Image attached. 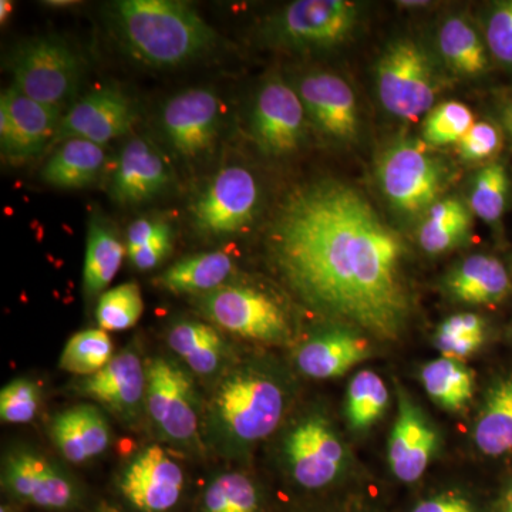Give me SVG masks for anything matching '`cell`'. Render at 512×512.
Listing matches in <instances>:
<instances>
[{
	"instance_id": "35",
	"label": "cell",
	"mask_w": 512,
	"mask_h": 512,
	"mask_svg": "<svg viewBox=\"0 0 512 512\" xmlns=\"http://www.w3.org/2000/svg\"><path fill=\"white\" fill-rule=\"evenodd\" d=\"M259 495L254 483L241 473L218 476L208 484L202 500L204 512H258Z\"/></svg>"
},
{
	"instance_id": "19",
	"label": "cell",
	"mask_w": 512,
	"mask_h": 512,
	"mask_svg": "<svg viewBox=\"0 0 512 512\" xmlns=\"http://www.w3.org/2000/svg\"><path fill=\"white\" fill-rule=\"evenodd\" d=\"M306 113L326 136L350 141L357 136L359 116L355 93L342 77L328 72H315L298 84Z\"/></svg>"
},
{
	"instance_id": "40",
	"label": "cell",
	"mask_w": 512,
	"mask_h": 512,
	"mask_svg": "<svg viewBox=\"0 0 512 512\" xmlns=\"http://www.w3.org/2000/svg\"><path fill=\"white\" fill-rule=\"evenodd\" d=\"M485 37L494 59L512 66V0L497 3L491 10Z\"/></svg>"
},
{
	"instance_id": "8",
	"label": "cell",
	"mask_w": 512,
	"mask_h": 512,
	"mask_svg": "<svg viewBox=\"0 0 512 512\" xmlns=\"http://www.w3.org/2000/svg\"><path fill=\"white\" fill-rule=\"evenodd\" d=\"M359 16L346 0H298L286 6L269 25V37L289 49H328L348 39Z\"/></svg>"
},
{
	"instance_id": "18",
	"label": "cell",
	"mask_w": 512,
	"mask_h": 512,
	"mask_svg": "<svg viewBox=\"0 0 512 512\" xmlns=\"http://www.w3.org/2000/svg\"><path fill=\"white\" fill-rule=\"evenodd\" d=\"M173 180V170L163 153L144 137H134L121 150L110 194L120 204L136 205L153 200Z\"/></svg>"
},
{
	"instance_id": "39",
	"label": "cell",
	"mask_w": 512,
	"mask_h": 512,
	"mask_svg": "<svg viewBox=\"0 0 512 512\" xmlns=\"http://www.w3.org/2000/svg\"><path fill=\"white\" fill-rule=\"evenodd\" d=\"M39 404V386L20 377L6 384L0 392V419L10 424L29 423L35 419Z\"/></svg>"
},
{
	"instance_id": "29",
	"label": "cell",
	"mask_w": 512,
	"mask_h": 512,
	"mask_svg": "<svg viewBox=\"0 0 512 512\" xmlns=\"http://www.w3.org/2000/svg\"><path fill=\"white\" fill-rule=\"evenodd\" d=\"M474 440L485 456L512 451V376L495 383L487 393Z\"/></svg>"
},
{
	"instance_id": "34",
	"label": "cell",
	"mask_w": 512,
	"mask_h": 512,
	"mask_svg": "<svg viewBox=\"0 0 512 512\" xmlns=\"http://www.w3.org/2000/svg\"><path fill=\"white\" fill-rule=\"evenodd\" d=\"M389 404V392L386 384L376 373L363 370L350 382L346 417L350 426L356 430H365L375 424Z\"/></svg>"
},
{
	"instance_id": "27",
	"label": "cell",
	"mask_w": 512,
	"mask_h": 512,
	"mask_svg": "<svg viewBox=\"0 0 512 512\" xmlns=\"http://www.w3.org/2000/svg\"><path fill=\"white\" fill-rule=\"evenodd\" d=\"M168 345L192 372L211 376L224 365L227 345L218 330L195 320L177 322L168 332Z\"/></svg>"
},
{
	"instance_id": "45",
	"label": "cell",
	"mask_w": 512,
	"mask_h": 512,
	"mask_svg": "<svg viewBox=\"0 0 512 512\" xmlns=\"http://www.w3.org/2000/svg\"><path fill=\"white\" fill-rule=\"evenodd\" d=\"M484 320L474 313H460L450 316L446 322L441 323L440 330L456 335L484 336Z\"/></svg>"
},
{
	"instance_id": "2",
	"label": "cell",
	"mask_w": 512,
	"mask_h": 512,
	"mask_svg": "<svg viewBox=\"0 0 512 512\" xmlns=\"http://www.w3.org/2000/svg\"><path fill=\"white\" fill-rule=\"evenodd\" d=\"M113 19L127 49L154 67L191 62L217 42L197 10L175 0H121L114 3Z\"/></svg>"
},
{
	"instance_id": "23",
	"label": "cell",
	"mask_w": 512,
	"mask_h": 512,
	"mask_svg": "<svg viewBox=\"0 0 512 512\" xmlns=\"http://www.w3.org/2000/svg\"><path fill=\"white\" fill-rule=\"evenodd\" d=\"M369 356L365 339L348 332H332L303 345L296 363L303 375L313 379H330L345 375Z\"/></svg>"
},
{
	"instance_id": "14",
	"label": "cell",
	"mask_w": 512,
	"mask_h": 512,
	"mask_svg": "<svg viewBox=\"0 0 512 512\" xmlns=\"http://www.w3.org/2000/svg\"><path fill=\"white\" fill-rule=\"evenodd\" d=\"M63 110L30 99L15 87L0 97V143L6 156L30 158L55 143Z\"/></svg>"
},
{
	"instance_id": "28",
	"label": "cell",
	"mask_w": 512,
	"mask_h": 512,
	"mask_svg": "<svg viewBox=\"0 0 512 512\" xmlns=\"http://www.w3.org/2000/svg\"><path fill=\"white\" fill-rule=\"evenodd\" d=\"M234 262L225 252H202L171 265L157 282L174 293H210L225 286Z\"/></svg>"
},
{
	"instance_id": "6",
	"label": "cell",
	"mask_w": 512,
	"mask_h": 512,
	"mask_svg": "<svg viewBox=\"0 0 512 512\" xmlns=\"http://www.w3.org/2000/svg\"><path fill=\"white\" fill-rule=\"evenodd\" d=\"M146 409L165 440L184 447L197 443L198 397L183 367L167 359L151 360L147 367Z\"/></svg>"
},
{
	"instance_id": "44",
	"label": "cell",
	"mask_w": 512,
	"mask_h": 512,
	"mask_svg": "<svg viewBox=\"0 0 512 512\" xmlns=\"http://www.w3.org/2000/svg\"><path fill=\"white\" fill-rule=\"evenodd\" d=\"M413 512H477V510L464 495L446 493L416 505Z\"/></svg>"
},
{
	"instance_id": "24",
	"label": "cell",
	"mask_w": 512,
	"mask_h": 512,
	"mask_svg": "<svg viewBox=\"0 0 512 512\" xmlns=\"http://www.w3.org/2000/svg\"><path fill=\"white\" fill-rule=\"evenodd\" d=\"M106 161L103 146L83 138L63 141L43 165L40 177L46 184L76 190L93 184Z\"/></svg>"
},
{
	"instance_id": "42",
	"label": "cell",
	"mask_w": 512,
	"mask_h": 512,
	"mask_svg": "<svg viewBox=\"0 0 512 512\" xmlns=\"http://www.w3.org/2000/svg\"><path fill=\"white\" fill-rule=\"evenodd\" d=\"M173 248V229L167 221L158 229L153 238L136 249L127 251L128 261L137 271H150L157 268L170 255Z\"/></svg>"
},
{
	"instance_id": "1",
	"label": "cell",
	"mask_w": 512,
	"mask_h": 512,
	"mask_svg": "<svg viewBox=\"0 0 512 512\" xmlns=\"http://www.w3.org/2000/svg\"><path fill=\"white\" fill-rule=\"evenodd\" d=\"M272 241L303 301L376 338H399L410 313L403 241L359 191L335 180L298 188L282 205Z\"/></svg>"
},
{
	"instance_id": "31",
	"label": "cell",
	"mask_w": 512,
	"mask_h": 512,
	"mask_svg": "<svg viewBox=\"0 0 512 512\" xmlns=\"http://www.w3.org/2000/svg\"><path fill=\"white\" fill-rule=\"evenodd\" d=\"M421 382L434 402L447 410L463 409L474 392L473 373L458 360L440 357L421 370Z\"/></svg>"
},
{
	"instance_id": "30",
	"label": "cell",
	"mask_w": 512,
	"mask_h": 512,
	"mask_svg": "<svg viewBox=\"0 0 512 512\" xmlns=\"http://www.w3.org/2000/svg\"><path fill=\"white\" fill-rule=\"evenodd\" d=\"M441 56L461 76L483 74L488 67L487 50L474 26L463 16H451L439 32Z\"/></svg>"
},
{
	"instance_id": "10",
	"label": "cell",
	"mask_w": 512,
	"mask_h": 512,
	"mask_svg": "<svg viewBox=\"0 0 512 512\" xmlns=\"http://www.w3.org/2000/svg\"><path fill=\"white\" fill-rule=\"evenodd\" d=\"M259 187L247 168L231 165L214 175L191 207L195 227L212 237L237 234L254 221Z\"/></svg>"
},
{
	"instance_id": "17",
	"label": "cell",
	"mask_w": 512,
	"mask_h": 512,
	"mask_svg": "<svg viewBox=\"0 0 512 512\" xmlns=\"http://www.w3.org/2000/svg\"><path fill=\"white\" fill-rule=\"evenodd\" d=\"M136 110L130 99L117 89L94 90L64 113L55 143L83 138L104 146L130 131Z\"/></svg>"
},
{
	"instance_id": "49",
	"label": "cell",
	"mask_w": 512,
	"mask_h": 512,
	"mask_svg": "<svg viewBox=\"0 0 512 512\" xmlns=\"http://www.w3.org/2000/svg\"><path fill=\"white\" fill-rule=\"evenodd\" d=\"M13 12V3L10 0H2L0 2V22L2 25H5L6 22L10 19Z\"/></svg>"
},
{
	"instance_id": "15",
	"label": "cell",
	"mask_w": 512,
	"mask_h": 512,
	"mask_svg": "<svg viewBox=\"0 0 512 512\" xmlns=\"http://www.w3.org/2000/svg\"><path fill=\"white\" fill-rule=\"evenodd\" d=\"M184 473L163 447L144 448L124 468L120 491L141 512H167L180 501Z\"/></svg>"
},
{
	"instance_id": "50",
	"label": "cell",
	"mask_w": 512,
	"mask_h": 512,
	"mask_svg": "<svg viewBox=\"0 0 512 512\" xmlns=\"http://www.w3.org/2000/svg\"><path fill=\"white\" fill-rule=\"evenodd\" d=\"M74 2H66V0H60V2H56V0H52V2H47V5L52 6V8H66L67 5H73Z\"/></svg>"
},
{
	"instance_id": "12",
	"label": "cell",
	"mask_w": 512,
	"mask_h": 512,
	"mask_svg": "<svg viewBox=\"0 0 512 512\" xmlns=\"http://www.w3.org/2000/svg\"><path fill=\"white\" fill-rule=\"evenodd\" d=\"M221 104L217 93L195 87L178 93L161 110V126L171 146L194 160L211 151L220 128Z\"/></svg>"
},
{
	"instance_id": "22",
	"label": "cell",
	"mask_w": 512,
	"mask_h": 512,
	"mask_svg": "<svg viewBox=\"0 0 512 512\" xmlns=\"http://www.w3.org/2000/svg\"><path fill=\"white\" fill-rule=\"evenodd\" d=\"M50 434L67 461L86 463L109 448L111 430L97 407L79 404L57 414L50 424Z\"/></svg>"
},
{
	"instance_id": "51",
	"label": "cell",
	"mask_w": 512,
	"mask_h": 512,
	"mask_svg": "<svg viewBox=\"0 0 512 512\" xmlns=\"http://www.w3.org/2000/svg\"><path fill=\"white\" fill-rule=\"evenodd\" d=\"M94 512H124V511H120V510H117L116 507H111V505H100L99 508H97L96 511Z\"/></svg>"
},
{
	"instance_id": "33",
	"label": "cell",
	"mask_w": 512,
	"mask_h": 512,
	"mask_svg": "<svg viewBox=\"0 0 512 512\" xmlns=\"http://www.w3.org/2000/svg\"><path fill=\"white\" fill-rule=\"evenodd\" d=\"M113 342L106 330L89 329L76 333L64 346L59 366L64 372L93 376L113 359Z\"/></svg>"
},
{
	"instance_id": "32",
	"label": "cell",
	"mask_w": 512,
	"mask_h": 512,
	"mask_svg": "<svg viewBox=\"0 0 512 512\" xmlns=\"http://www.w3.org/2000/svg\"><path fill=\"white\" fill-rule=\"evenodd\" d=\"M470 214L457 198L436 202L420 228V245L429 254H441L467 237Z\"/></svg>"
},
{
	"instance_id": "16",
	"label": "cell",
	"mask_w": 512,
	"mask_h": 512,
	"mask_svg": "<svg viewBox=\"0 0 512 512\" xmlns=\"http://www.w3.org/2000/svg\"><path fill=\"white\" fill-rule=\"evenodd\" d=\"M285 451L293 478L308 490H319L335 481L345 464V448L320 417L299 423L286 439Z\"/></svg>"
},
{
	"instance_id": "37",
	"label": "cell",
	"mask_w": 512,
	"mask_h": 512,
	"mask_svg": "<svg viewBox=\"0 0 512 512\" xmlns=\"http://www.w3.org/2000/svg\"><path fill=\"white\" fill-rule=\"evenodd\" d=\"M510 178L503 164L493 163L477 174L470 195V207L481 220L497 222L507 207Z\"/></svg>"
},
{
	"instance_id": "5",
	"label": "cell",
	"mask_w": 512,
	"mask_h": 512,
	"mask_svg": "<svg viewBox=\"0 0 512 512\" xmlns=\"http://www.w3.org/2000/svg\"><path fill=\"white\" fill-rule=\"evenodd\" d=\"M377 92L384 109L414 120L433 107L437 79L433 63L419 43L397 40L377 62Z\"/></svg>"
},
{
	"instance_id": "21",
	"label": "cell",
	"mask_w": 512,
	"mask_h": 512,
	"mask_svg": "<svg viewBox=\"0 0 512 512\" xmlns=\"http://www.w3.org/2000/svg\"><path fill=\"white\" fill-rule=\"evenodd\" d=\"M436 447V431L409 397L400 394L399 414L389 441V463L394 476L403 483L419 480Z\"/></svg>"
},
{
	"instance_id": "36",
	"label": "cell",
	"mask_w": 512,
	"mask_h": 512,
	"mask_svg": "<svg viewBox=\"0 0 512 512\" xmlns=\"http://www.w3.org/2000/svg\"><path fill=\"white\" fill-rule=\"evenodd\" d=\"M144 311L143 296L134 282L109 289L100 295L96 319L100 329L120 332L133 328Z\"/></svg>"
},
{
	"instance_id": "11",
	"label": "cell",
	"mask_w": 512,
	"mask_h": 512,
	"mask_svg": "<svg viewBox=\"0 0 512 512\" xmlns=\"http://www.w3.org/2000/svg\"><path fill=\"white\" fill-rule=\"evenodd\" d=\"M3 487L22 503L64 511L76 507L80 491L73 478L52 461L29 450L10 453L3 466Z\"/></svg>"
},
{
	"instance_id": "13",
	"label": "cell",
	"mask_w": 512,
	"mask_h": 512,
	"mask_svg": "<svg viewBox=\"0 0 512 512\" xmlns=\"http://www.w3.org/2000/svg\"><path fill=\"white\" fill-rule=\"evenodd\" d=\"M305 114L301 97L281 79L266 82L256 96L252 111V134L268 156H289L305 137Z\"/></svg>"
},
{
	"instance_id": "46",
	"label": "cell",
	"mask_w": 512,
	"mask_h": 512,
	"mask_svg": "<svg viewBox=\"0 0 512 512\" xmlns=\"http://www.w3.org/2000/svg\"><path fill=\"white\" fill-rule=\"evenodd\" d=\"M165 221L157 218H140L130 225L127 229L126 251L141 247L146 244L148 239L157 234L158 229L163 227Z\"/></svg>"
},
{
	"instance_id": "48",
	"label": "cell",
	"mask_w": 512,
	"mask_h": 512,
	"mask_svg": "<svg viewBox=\"0 0 512 512\" xmlns=\"http://www.w3.org/2000/svg\"><path fill=\"white\" fill-rule=\"evenodd\" d=\"M494 512H512V483L508 485L507 490L501 495Z\"/></svg>"
},
{
	"instance_id": "20",
	"label": "cell",
	"mask_w": 512,
	"mask_h": 512,
	"mask_svg": "<svg viewBox=\"0 0 512 512\" xmlns=\"http://www.w3.org/2000/svg\"><path fill=\"white\" fill-rule=\"evenodd\" d=\"M79 390L121 419L131 421L146 404L147 369L134 350H123L96 375L86 377Z\"/></svg>"
},
{
	"instance_id": "4",
	"label": "cell",
	"mask_w": 512,
	"mask_h": 512,
	"mask_svg": "<svg viewBox=\"0 0 512 512\" xmlns=\"http://www.w3.org/2000/svg\"><path fill=\"white\" fill-rule=\"evenodd\" d=\"M10 69L15 80L13 87L20 93L63 110L79 90L83 63L63 40L37 37L13 52Z\"/></svg>"
},
{
	"instance_id": "47",
	"label": "cell",
	"mask_w": 512,
	"mask_h": 512,
	"mask_svg": "<svg viewBox=\"0 0 512 512\" xmlns=\"http://www.w3.org/2000/svg\"><path fill=\"white\" fill-rule=\"evenodd\" d=\"M501 120H503L505 131L512 140V92L507 96L501 109Z\"/></svg>"
},
{
	"instance_id": "26",
	"label": "cell",
	"mask_w": 512,
	"mask_h": 512,
	"mask_svg": "<svg viewBox=\"0 0 512 512\" xmlns=\"http://www.w3.org/2000/svg\"><path fill=\"white\" fill-rule=\"evenodd\" d=\"M126 248L110 222L93 215L87 228L83 266V291L87 298L100 295L119 274Z\"/></svg>"
},
{
	"instance_id": "25",
	"label": "cell",
	"mask_w": 512,
	"mask_h": 512,
	"mask_svg": "<svg viewBox=\"0 0 512 512\" xmlns=\"http://www.w3.org/2000/svg\"><path fill=\"white\" fill-rule=\"evenodd\" d=\"M447 286L454 298L471 305L501 302L511 291L504 265L488 255H473L461 262L448 276Z\"/></svg>"
},
{
	"instance_id": "9",
	"label": "cell",
	"mask_w": 512,
	"mask_h": 512,
	"mask_svg": "<svg viewBox=\"0 0 512 512\" xmlns=\"http://www.w3.org/2000/svg\"><path fill=\"white\" fill-rule=\"evenodd\" d=\"M198 306L212 323L242 338L282 343L291 335L278 303L252 288L221 286L202 295Z\"/></svg>"
},
{
	"instance_id": "41",
	"label": "cell",
	"mask_w": 512,
	"mask_h": 512,
	"mask_svg": "<svg viewBox=\"0 0 512 512\" xmlns=\"http://www.w3.org/2000/svg\"><path fill=\"white\" fill-rule=\"evenodd\" d=\"M458 153L467 161H481L493 156L501 147V133L490 123H474L457 143Z\"/></svg>"
},
{
	"instance_id": "3",
	"label": "cell",
	"mask_w": 512,
	"mask_h": 512,
	"mask_svg": "<svg viewBox=\"0 0 512 512\" xmlns=\"http://www.w3.org/2000/svg\"><path fill=\"white\" fill-rule=\"evenodd\" d=\"M284 409V390L274 379L255 370H238L215 390L212 429L222 443L245 446L274 433Z\"/></svg>"
},
{
	"instance_id": "7",
	"label": "cell",
	"mask_w": 512,
	"mask_h": 512,
	"mask_svg": "<svg viewBox=\"0 0 512 512\" xmlns=\"http://www.w3.org/2000/svg\"><path fill=\"white\" fill-rule=\"evenodd\" d=\"M387 200L404 214H420L436 204L444 187V170L420 143L403 141L384 153L377 167Z\"/></svg>"
},
{
	"instance_id": "43",
	"label": "cell",
	"mask_w": 512,
	"mask_h": 512,
	"mask_svg": "<svg viewBox=\"0 0 512 512\" xmlns=\"http://www.w3.org/2000/svg\"><path fill=\"white\" fill-rule=\"evenodd\" d=\"M483 342L484 336L456 335V333L437 330V348L443 353V357L458 360V362L473 355L483 345Z\"/></svg>"
},
{
	"instance_id": "38",
	"label": "cell",
	"mask_w": 512,
	"mask_h": 512,
	"mask_svg": "<svg viewBox=\"0 0 512 512\" xmlns=\"http://www.w3.org/2000/svg\"><path fill=\"white\" fill-rule=\"evenodd\" d=\"M474 114L466 104L446 101L427 114L423 123V137L433 146L458 143L474 126Z\"/></svg>"
}]
</instances>
